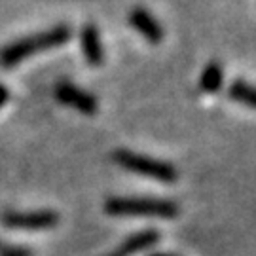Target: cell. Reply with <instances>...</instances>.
<instances>
[{
  "mask_svg": "<svg viewBox=\"0 0 256 256\" xmlns=\"http://www.w3.org/2000/svg\"><path fill=\"white\" fill-rule=\"evenodd\" d=\"M2 250V254L0 256H30V252L28 250H25V248H0Z\"/></svg>",
  "mask_w": 256,
  "mask_h": 256,
  "instance_id": "8fae6325",
  "label": "cell"
},
{
  "mask_svg": "<svg viewBox=\"0 0 256 256\" xmlns=\"http://www.w3.org/2000/svg\"><path fill=\"white\" fill-rule=\"evenodd\" d=\"M55 97L63 104H68V106H74L76 110H80L82 114H88V116H93L97 114L99 110V102L93 97L92 93L84 92L78 86H74L70 82H61L57 88H55Z\"/></svg>",
  "mask_w": 256,
  "mask_h": 256,
  "instance_id": "277c9868",
  "label": "cell"
},
{
  "mask_svg": "<svg viewBox=\"0 0 256 256\" xmlns=\"http://www.w3.org/2000/svg\"><path fill=\"white\" fill-rule=\"evenodd\" d=\"M112 160L118 165H122L126 171L131 173L142 174V176H150L160 182L171 184L178 178V171L173 164L169 162H162L156 158H148V156L137 154V152H129V150H116Z\"/></svg>",
  "mask_w": 256,
  "mask_h": 256,
  "instance_id": "3957f363",
  "label": "cell"
},
{
  "mask_svg": "<svg viewBox=\"0 0 256 256\" xmlns=\"http://www.w3.org/2000/svg\"><path fill=\"white\" fill-rule=\"evenodd\" d=\"M158 241H160V234L156 230H144L140 234H135L133 238H129L122 247L116 248L108 256H133L140 252V250H146V248L154 247Z\"/></svg>",
  "mask_w": 256,
  "mask_h": 256,
  "instance_id": "ba28073f",
  "label": "cell"
},
{
  "mask_svg": "<svg viewBox=\"0 0 256 256\" xmlns=\"http://www.w3.org/2000/svg\"><path fill=\"white\" fill-rule=\"evenodd\" d=\"M224 84V68L218 61H210L205 64L202 76H200V90L203 93H216Z\"/></svg>",
  "mask_w": 256,
  "mask_h": 256,
  "instance_id": "9c48e42d",
  "label": "cell"
},
{
  "mask_svg": "<svg viewBox=\"0 0 256 256\" xmlns=\"http://www.w3.org/2000/svg\"><path fill=\"white\" fill-rule=\"evenodd\" d=\"M110 216H142V218H165L178 216V205L171 200L160 198H110L104 203Z\"/></svg>",
  "mask_w": 256,
  "mask_h": 256,
  "instance_id": "7a4b0ae2",
  "label": "cell"
},
{
  "mask_svg": "<svg viewBox=\"0 0 256 256\" xmlns=\"http://www.w3.org/2000/svg\"><path fill=\"white\" fill-rule=\"evenodd\" d=\"M129 25L137 30L140 36L150 44H160L164 40L165 32L164 27L160 25V21L142 6H137L129 12Z\"/></svg>",
  "mask_w": 256,
  "mask_h": 256,
  "instance_id": "8992f818",
  "label": "cell"
},
{
  "mask_svg": "<svg viewBox=\"0 0 256 256\" xmlns=\"http://www.w3.org/2000/svg\"><path fill=\"white\" fill-rule=\"evenodd\" d=\"M152 256H173V254H162V252H160V254H152Z\"/></svg>",
  "mask_w": 256,
  "mask_h": 256,
  "instance_id": "4fadbf2b",
  "label": "cell"
},
{
  "mask_svg": "<svg viewBox=\"0 0 256 256\" xmlns=\"http://www.w3.org/2000/svg\"><path fill=\"white\" fill-rule=\"evenodd\" d=\"M6 101H8V90H6V88L0 84V106H2Z\"/></svg>",
  "mask_w": 256,
  "mask_h": 256,
  "instance_id": "7c38bea8",
  "label": "cell"
},
{
  "mask_svg": "<svg viewBox=\"0 0 256 256\" xmlns=\"http://www.w3.org/2000/svg\"><path fill=\"white\" fill-rule=\"evenodd\" d=\"M2 222L10 228L19 230H44L52 228L59 222V216L52 210H38V212H4Z\"/></svg>",
  "mask_w": 256,
  "mask_h": 256,
  "instance_id": "5b68a950",
  "label": "cell"
},
{
  "mask_svg": "<svg viewBox=\"0 0 256 256\" xmlns=\"http://www.w3.org/2000/svg\"><path fill=\"white\" fill-rule=\"evenodd\" d=\"M80 46H82V54L88 64L101 66L104 63V50H102L101 34H99V28L93 23L84 25L82 30H80Z\"/></svg>",
  "mask_w": 256,
  "mask_h": 256,
  "instance_id": "52a82bcc",
  "label": "cell"
},
{
  "mask_svg": "<svg viewBox=\"0 0 256 256\" xmlns=\"http://www.w3.org/2000/svg\"><path fill=\"white\" fill-rule=\"evenodd\" d=\"M228 97L232 101L241 102V104H247L250 108L256 110V86L245 82V80H234L228 88Z\"/></svg>",
  "mask_w": 256,
  "mask_h": 256,
  "instance_id": "30bf717a",
  "label": "cell"
},
{
  "mask_svg": "<svg viewBox=\"0 0 256 256\" xmlns=\"http://www.w3.org/2000/svg\"><path fill=\"white\" fill-rule=\"evenodd\" d=\"M70 34H72V30L68 25H57V27L44 30L40 34H34V36L21 38L0 52V64L6 68L16 66L25 57H30L38 52H46V50H52V48H57L64 42H68Z\"/></svg>",
  "mask_w": 256,
  "mask_h": 256,
  "instance_id": "6da1fadb",
  "label": "cell"
}]
</instances>
